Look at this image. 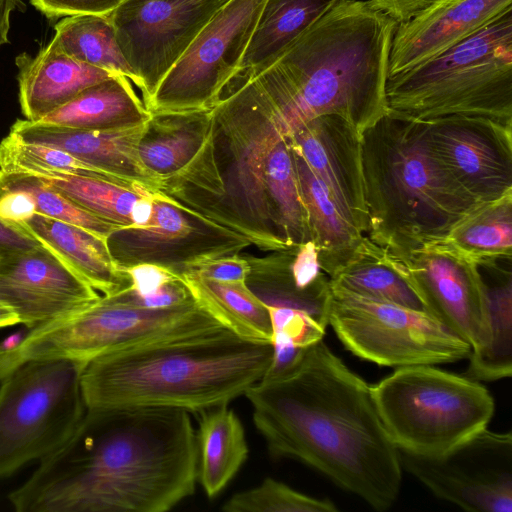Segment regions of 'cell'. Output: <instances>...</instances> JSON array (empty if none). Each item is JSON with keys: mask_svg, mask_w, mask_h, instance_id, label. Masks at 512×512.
<instances>
[{"mask_svg": "<svg viewBox=\"0 0 512 512\" xmlns=\"http://www.w3.org/2000/svg\"><path fill=\"white\" fill-rule=\"evenodd\" d=\"M198 459L185 410L87 409L9 500L19 512H165L194 493Z\"/></svg>", "mask_w": 512, "mask_h": 512, "instance_id": "obj_1", "label": "cell"}, {"mask_svg": "<svg viewBox=\"0 0 512 512\" xmlns=\"http://www.w3.org/2000/svg\"><path fill=\"white\" fill-rule=\"evenodd\" d=\"M275 457L301 461L376 510L398 497V448L378 415L370 385L320 340L284 372L244 394Z\"/></svg>", "mask_w": 512, "mask_h": 512, "instance_id": "obj_2", "label": "cell"}, {"mask_svg": "<svg viewBox=\"0 0 512 512\" xmlns=\"http://www.w3.org/2000/svg\"><path fill=\"white\" fill-rule=\"evenodd\" d=\"M396 27L369 0H342L242 84L260 98L286 139L323 115L340 116L362 134L387 112Z\"/></svg>", "mask_w": 512, "mask_h": 512, "instance_id": "obj_3", "label": "cell"}, {"mask_svg": "<svg viewBox=\"0 0 512 512\" xmlns=\"http://www.w3.org/2000/svg\"><path fill=\"white\" fill-rule=\"evenodd\" d=\"M273 345L221 326L109 353L87 362V409L164 407L200 412L229 404L260 381Z\"/></svg>", "mask_w": 512, "mask_h": 512, "instance_id": "obj_4", "label": "cell"}, {"mask_svg": "<svg viewBox=\"0 0 512 512\" xmlns=\"http://www.w3.org/2000/svg\"><path fill=\"white\" fill-rule=\"evenodd\" d=\"M361 137L365 236L388 252L442 240L475 203L433 154L424 122L386 112Z\"/></svg>", "mask_w": 512, "mask_h": 512, "instance_id": "obj_5", "label": "cell"}, {"mask_svg": "<svg viewBox=\"0 0 512 512\" xmlns=\"http://www.w3.org/2000/svg\"><path fill=\"white\" fill-rule=\"evenodd\" d=\"M387 112L412 121L485 117L512 126V8L385 86Z\"/></svg>", "mask_w": 512, "mask_h": 512, "instance_id": "obj_6", "label": "cell"}, {"mask_svg": "<svg viewBox=\"0 0 512 512\" xmlns=\"http://www.w3.org/2000/svg\"><path fill=\"white\" fill-rule=\"evenodd\" d=\"M195 299L166 308L121 303L110 295L31 329L12 344H0V379L24 362H83L121 350L221 327Z\"/></svg>", "mask_w": 512, "mask_h": 512, "instance_id": "obj_7", "label": "cell"}, {"mask_svg": "<svg viewBox=\"0 0 512 512\" xmlns=\"http://www.w3.org/2000/svg\"><path fill=\"white\" fill-rule=\"evenodd\" d=\"M370 388L390 440L418 456L441 455L487 428L495 409L478 381L434 365L396 368Z\"/></svg>", "mask_w": 512, "mask_h": 512, "instance_id": "obj_8", "label": "cell"}, {"mask_svg": "<svg viewBox=\"0 0 512 512\" xmlns=\"http://www.w3.org/2000/svg\"><path fill=\"white\" fill-rule=\"evenodd\" d=\"M87 362L38 359L10 372L0 387V477L43 460L73 434L87 407L81 374Z\"/></svg>", "mask_w": 512, "mask_h": 512, "instance_id": "obj_9", "label": "cell"}, {"mask_svg": "<svg viewBox=\"0 0 512 512\" xmlns=\"http://www.w3.org/2000/svg\"><path fill=\"white\" fill-rule=\"evenodd\" d=\"M330 325L344 347L380 366L438 365L468 359L472 348L426 312L331 285Z\"/></svg>", "mask_w": 512, "mask_h": 512, "instance_id": "obj_10", "label": "cell"}, {"mask_svg": "<svg viewBox=\"0 0 512 512\" xmlns=\"http://www.w3.org/2000/svg\"><path fill=\"white\" fill-rule=\"evenodd\" d=\"M118 269L155 264L181 276L200 264L239 254L252 243L161 191L142 225L118 227L106 238Z\"/></svg>", "mask_w": 512, "mask_h": 512, "instance_id": "obj_11", "label": "cell"}, {"mask_svg": "<svg viewBox=\"0 0 512 512\" xmlns=\"http://www.w3.org/2000/svg\"><path fill=\"white\" fill-rule=\"evenodd\" d=\"M266 0H229L202 28L145 106L150 112L211 109L235 73Z\"/></svg>", "mask_w": 512, "mask_h": 512, "instance_id": "obj_12", "label": "cell"}, {"mask_svg": "<svg viewBox=\"0 0 512 512\" xmlns=\"http://www.w3.org/2000/svg\"><path fill=\"white\" fill-rule=\"evenodd\" d=\"M229 0H123L107 14L144 104Z\"/></svg>", "mask_w": 512, "mask_h": 512, "instance_id": "obj_13", "label": "cell"}, {"mask_svg": "<svg viewBox=\"0 0 512 512\" xmlns=\"http://www.w3.org/2000/svg\"><path fill=\"white\" fill-rule=\"evenodd\" d=\"M398 451L402 469L438 498L468 511H512L511 432L484 428L433 457Z\"/></svg>", "mask_w": 512, "mask_h": 512, "instance_id": "obj_14", "label": "cell"}, {"mask_svg": "<svg viewBox=\"0 0 512 512\" xmlns=\"http://www.w3.org/2000/svg\"><path fill=\"white\" fill-rule=\"evenodd\" d=\"M396 257L426 312L465 340L471 352L484 348L488 298L478 264L443 240Z\"/></svg>", "mask_w": 512, "mask_h": 512, "instance_id": "obj_15", "label": "cell"}, {"mask_svg": "<svg viewBox=\"0 0 512 512\" xmlns=\"http://www.w3.org/2000/svg\"><path fill=\"white\" fill-rule=\"evenodd\" d=\"M424 123L433 154L475 202L512 191V126L476 116Z\"/></svg>", "mask_w": 512, "mask_h": 512, "instance_id": "obj_16", "label": "cell"}, {"mask_svg": "<svg viewBox=\"0 0 512 512\" xmlns=\"http://www.w3.org/2000/svg\"><path fill=\"white\" fill-rule=\"evenodd\" d=\"M100 296L42 244L0 256V302L30 330L82 309Z\"/></svg>", "mask_w": 512, "mask_h": 512, "instance_id": "obj_17", "label": "cell"}, {"mask_svg": "<svg viewBox=\"0 0 512 512\" xmlns=\"http://www.w3.org/2000/svg\"><path fill=\"white\" fill-rule=\"evenodd\" d=\"M361 136L344 118L323 115L304 124L288 141L365 235Z\"/></svg>", "mask_w": 512, "mask_h": 512, "instance_id": "obj_18", "label": "cell"}, {"mask_svg": "<svg viewBox=\"0 0 512 512\" xmlns=\"http://www.w3.org/2000/svg\"><path fill=\"white\" fill-rule=\"evenodd\" d=\"M145 123L106 130H80L25 119L17 120L9 135L21 142L66 151L123 184L160 191L162 182L146 170L139 156L138 146Z\"/></svg>", "mask_w": 512, "mask_h": 512, "instance_id": "obj_19", "label": "cell"}, {"mask_svg": "<svg viewBox=\"0 0 512 512\" xmlns=\"http://www.w3.org/2000/svg\"><path fill=\"white\" fill-rule=\"evenodd\" d=\"M512 8V0H435L397 25L388 77L422 64L465 40Z\"/></svg>", "mask_w": 512, "mask_h": 512, "instance_id": "obj_20", "label": "cell"}, {"mask_svg": "<svg viewBox=\"0 0 512 512\" xmlns=\"http://www.w3.org/2000/svg\"><path fill=\"white\" fill-rule=\"evenodd\" d=\"M273 252L264 259H248L247 286L266 306L305 313L327 327L331 283L314 242Z\"/></svg>", "mask_w": 512, "mask_h": 512, "instance_id": "obj_21", "label": "cell"}, {"mask_svg": "<svg viewBox=\"0 0 512 512\" xmlns=\"http://www.w3.org/2000/svg\"><path fill=\"white\" fill-rule=\"evenodd\" d=\"M19 69V102L26 120L37 122L72 100L81 91L116 75L61 52L50 43L36 55L22 53Z\"/></svg>", "mask_w": 512, "mask_h": 512, "instance_id": "obj_22", "label": "cell"}, {"mask_svg": "<svg viewBox=\"0 0 512 512\" xmlns=\"http://www.w3.org/2000/svg\"><path fill=\"white\" fill-rule=\"evenodd\" d=\"M17 226L52 251L97 292L109 295L129 286L128 276L113 262L106 238L37 213Z\"/></svg>", "mask_w": 512, "mask_h": 512, "instance_id": "obj_23", "label": "cell"}, {"mask_svg": "<svg viewBox=\"0 0 512 512\" xmlns=\"http://www.w3.org/2000/svg\"><path fill=\"white\" fill-rule=\"evenodd\" d=\"M340 1L266 0L241 62L222 91L241 85L270 66L306 29Z\"/></svg>", "mask_w": 512, "mask_h": 512, "instance_id": "obj_24", "label": "cell"}, {"mask_svg": "<svg viewBox=\"0 0 512 512\" xmlns=\"http://www.w3.org/2000/svg\"><path fill=\"white\" fill-rule=\"evenodd\" d=\"M211 128V109L151 112L138 146L143 166L161 182L176 176L200 153Z\"/></svg>", "mask_w": 512, "mask_h": 512, "instance_id": "obj_25", "label": "cell"}, {"mask_svg": "<svg viewBox=\"0 0 512 512\" xmlns=\"http://www.w3.org/2000/svg\"><path fill=\"white\" fill-rule=\"evenodd\" d=\"M151 112L127 77L116 74L81 91L39 123L80 130H106L145 123Z\"/></svg>", "mask_w": 512, "mask_h": 512, "instance_id": "obj_26", "label": "cell"}, {"mask_svg": "<svg viewBox=\"0 0 512 512\" xmlns=\"http://www.w3.org/2000/svg\"><path fill=\"white\" fill-rule=\"evenodd\" d=\"M291 150L311 240L318 251L320 265L330 278L350 258L364 234L344 214L302 156L292 147Z\"/></svg>", "mask_w": 512, "mask_h": 512, "instance_id": "obj_27", "label": "cell"}, {"mask_svg": "<svg viewBox=\"0 0 512 512\" xmlns=\"http://www.w3.org/2000/svg\"><path fill=\"white\" fill-rule=\"evenodd\" d=\"M512 257L478 265L488 298V342L471 352L464 376L496 381L512 374Z\"/></svg>", "mask_w": 512, "mask_h": 512, "instance_id": "obj_28", "label": "cell"}, {"mask_svg": "<svg viewBox=\"0 0 512 512\" xmlns=\"http://www.w3.org/2000/svg\"><path fill=\"white\" fill-rule=\"evenodd\" d=\"M89 213L121 227L145 224L152 211L153 193L100 177L55 171L28 173Z\"/></svg>", "mask_w": 512, "mask_h": 512, "instance_id": "obj_29", "label": "cell"}, {"mask_svg": "<svg viewBox=\"0 0 512 512\" xmlns=\"http://www.w3.org/2000/svg\"><path fill=\"white\" fill-rule=\"evenodd\" d=\"M330 283L362 297L426 312L397 257L365 235Z\"/></svg>", "mask_w": 512, "mask_h": 512, "instance_id": "obj_30", "label": "cell"}, {"mask_svg": "<svg viewBox=\"0 0 512 512\" xmlns=\"http://www.w3.org/2000/svg\"><path fill=\"white\" fill-rule=\"evenodd\" d=\"M198 480L209 498L220 493L248 456L242 423L228 404L200 411Z\"/></svg>", "mask_w": 512, "mask_h": 512, "instance_id": "obj_31", "label": "cell"}, {"mask_svg": "<svg viewBox=\"0 0 512 512\" xmlns=\"http://www.w3.org/2000/svg\"><path fill=\"white\" fill-rule=\"evenodd\" d=\"M181 277L194 299L222 326L243 339L272 343L268 308L245 281H216L194 273Z\"/></svg>", "mask_w": 512, "mask_h": 512, "instance_id": "obj_32", "label": "cell"}, {"mask_svg": "<svg viewBox=\"0 0 512 512\" xmlns=\"http://www.w3.org/2000/svg\"><path fill=\"white\" fill-rule=\"evenodd\" d=\"M442 240L477 264L512 257V191L475 202Z\"/></svg>", "mask_w": 512, "mask_h": 512, "instance_id": "obj_33", "label": "cell"}, {"mask_svg": "<svg viewBox=\"0 0 512 512\" xmlns=\"http://www.w3.org/2000/svg\"><path fill=\"white\" fill-rule=\"evenodd\" d=\"M264 184L278 238L287 247L311 240L308 215L288 139L279 140L269 151Z\"/></svg>", "mask_w": 512, "mask_h": 512, "instance_id": "obj_34", "label": "cell"}, {"mask_svg": "<svg viewBox=\"0 0 512 512\" xmlns=\"http://www.w3.org/2000/svg\"><path fill=\"white\" fill-rule=\"evenodd\" d=\"M50 44L82 63L121 74L139 87L124 58L107 15L80 14L63 17L54 26Z\"/></svg>", "mask_w": 512, "mask_h": 512, "instance_id": "obj_35", "label": "cell"}, {"mask_svg": "<svg viewBox=\"0 0 512 512\" xmlns=\"http://www.w3.org/2000/svg\"><path fill=\"white\" fill-rule=\"evenodd\" d=\"M0 190L25 192L35 208V213L75 224L103 238L121 227L105 221L55 191L38 177L22 172H8L0 169Z\"/></svg>", "mask_w": 512, "mask_h": 512, "instance_id": "obj_36", "label": "cell"}, {"mask_svg": "<svg viewBox=\"0 0 512 512\" xmlns=\"http://www.w3.org/2000/svg\"><path fill=\"white\" fill-rule=\"evenodd\" d=\"M129 286L109 294L115 300L144 308H166L194 299L183 278L155 264H138L121 269Z\"/></svg>", "mask_w": 512, "mask_h": 512, "instance_id": "obj_37", "label": "cell"}, {"mask_svg": "<svg viewBox=\"0 0 512 512\" xmlns=\"http://www.w3.org/2000/svg\"><path fill=\"white\" fill-rule=\"evenodd\" d=\"M226 512H335L336 505L300 493L270 477L251 489L234 494L225 502Z\"/></svg>", "mask_w": 512, "mask_h": 512, "instance_id": "obj_38", "label": "cell"}, {"mask_svg": "<svg viewBox=\"0 0 512 512\" xmlns=\"http://www.w3.org/2000/svg\"><path fill=\"white\" fill-rule=\"evenodd\" d=\"M123 0H30L47 17L80 14L107 15Z\"/></svg>", "mask_w": 512, "mask_h": 512, "instance_id": "obj_39", "label": "cell"}, {"mask_svg": "<svg viewBox=\"0 0 512 512\" xmlns=\"http://www.w3.org/2000/svg\"><path fill=\"white\" fill-rule=\"evenodd\" d=\"M250 270L251 266L248 259L237 254L200 264L187 273H194L216 281L236 282L246 281Z\"/></svg>", "mask_w": 512, "mask_h": 512, "instance_id": "obj_40", "label": "cell"}, {"mask_svg": "<svg viewBox=\"0 0 512 512\" xmlns=\"http://www.w3.org/2000/svg\"><path fill=\"white\" fill-rule=\"evenodd\" d=\"M397 25L405 23L427 8L435 0H369Z\"/></svg>", "mask_w": 512, "mask_h": 512, "instance_id": "obj_41", "label": "cell"}, {"mask_svg": "<svg viewBox=\"0 0 512 512\" xmlns=\"http://www.w3.org/2000/svg\"><path fill=\"white\" fill-rule=\"evenodd\" d=\"M40 245L29 233L0 217V256L28 250Z\"/></svg>", "mask_w": 512, "mask_h": 512, "instance_id": "obj_42", "label": "cell"}, {"mask_svg": "<svg viewBox=\"0 0 512 512\" xmlns=\"http://www.w3.org/2000/svg\"><path fill=\"white\" fill-rule=\"evenodd\" d=\"M19 0H0V46L9 42L11 15Z\"/></svg>", "mask_w": 512, "mask_h": 512, "instance_id": "obj_43", "label": "cell"}, {"mask_svg": "<svg viewBox=\"0 0 512 512\" xmlns=\"http://www.w3.org/2000/svg\"><path fill=\"white\" fill-rule=\"evenodd\" d=\"M19 323L16 314L5 304L0 302V328Z\"/></svg>", "mask_w": 512, "mask_h": 512, "instance_id": "obj_44", "label": "cell"}]
</instances>
